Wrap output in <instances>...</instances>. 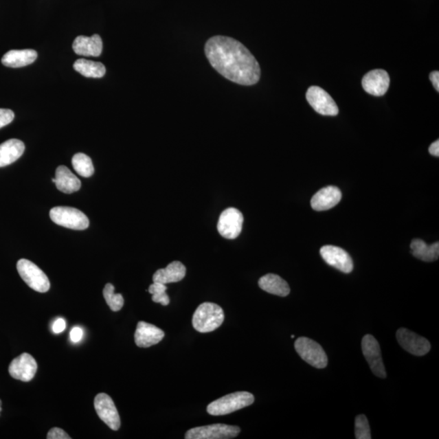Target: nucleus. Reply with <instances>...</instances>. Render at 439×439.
Returning <instances> with one entry per match:
<instances>
[{"mask_svg":"<svg viewBox=\"0 0 439 439\" xmlns=\"http://www.w3.org/2000/svg\"><path fill=\"white\" fill-rule=\"evenodd\" d=\"M241 429L235 425L214 424L190 429L185 433V439H230L236 438Z\"/></svg>","mask_w":439,"mask_h":439,"instance_id":"0eeeda50","label":"nucleus"},{"mask_svg":"<svg viewBox=\"0 0 439 439\" xmlns=\"http://www.w3.org/2000/svg\"><path fill=\"white\" fill-rule=\"evenodd\" d=\"M66 323L64 319L59 318L53 324L52 330L56 334H60L65 330Z\"/></svg>","mask_w":439,"mask_h":439,"instance_id":"473e14b6","label":"nucleus"},{"mask_svg":"<svg viewBox=\"0 0 439 439\" xmlns=\"http://www.w3.org/2000/svg\"><path fill=\"white\" fill-rule=\"evenodd\" d=\"M22 280H23L31 289L40 293H46L50 290L51 283L42 269L31 261L26 259H21L16 264Z\"/></svg>","mask_w":439,"mask_h":439,"instance_id":"20e7f679","label":"nucleus"},{"mask_svg":"<svg viewBox=\"0 0 439 439\" xmlns=\"http://www.w3.org/2000/svg\"><path fill=\"white\" fill-rule=\"evenodd\" d=\"M341 199V190L336 186H326L314 194L311 206L316 211H326L335 207Z\"/></svg>","mask_w":439,"mask_h":439,"instance_id":"f3484780","label":"nucleus"},{"mask_svg":"<svg viewBox=\"0 0 439 439\" xmlns=\"http://www.w3.org/2000/svg\"><path fill=\"white\" fill-rule=\"evenodd\" d=\"M96 414L101 420L108 425V427L115 431L121 427V419L116 405L112 398L107 394L100 393L97 394L94 401Z\"/></svg>","mask_w":439,"mask_h":439,"instance_id":"9d476101","label":"nucleus"},{"mask_svg":"<svg viewBox=\"0 0 439 439\" xmlns=\"http://www.w3.org/2000/svg\"><path fill=\"white\" fill-rule=\"evenodd\" d=\"M243 224L242 212L234 207H229L221 214L217 230L225 238L234 239L241 234Z\"/></svg>","mask_w":439,"mask_h":439,"instance_id":"1a4fd4ad","label":"nucleus"},{"mask_svg":"<svg viewBox=\"0 0 439 439\" xmlns=\"http://www.w3.org/2000/svg\"><path fill=\"white\" fill-rule=\"evenodd\" d=\"M306 98L312 108L323 116H337L339 110L332 97L319 87L308 88Z\"/></svg>","mask_w":439,"mask_h":439,"instance_id":"6e6552de","label":"nucleus"},{"mask_svg":"<svg viewBox=\"0 0 439 439\" xmlns=\"http://www.w3.org/2000/svg\"><path fill=\"white\" fill-rule=\"evenodd\" d=\"M38 53L33 49L12 50L4 54L2 64L10 68H21L33 64L36 60Z\"/></svg>","mask_w":439,"mask_h":439,"instance_id":"6ab92c4d","label":"nucleus"},{"mask_svg":"<svg viewBox=\"0 0 439 439\" xmlns=\"http://www.w3.org/2000/svg\"><path fill=\"white\" fill-rule=\"evenodd\" d=\"M295 348L299 356L310 365L317 369L327 366L328 358L322 346L311 339L301 337L295 343Z\"/></svg>","mask_w":439,"mask_h":439,"instance_id":"423d86ee","label":"nucleus"},{"mask_svg":"<svg viewBox=\"0 0 439 439\" xmlns=\"http://www.w3.org/2000/svg\"><path fill=\"white\" fill-rule=\"evenodd\" d=\"M362 352L363 357L369 363L370 369L374 375L381 379H385L387 374L379 341L371 335H367L362 339Z\"/></svg>","mask_w":439,"mask_h":439,"instance_id":"9b49d317","label":"nucleus"},{"mask_svg":"<svg viewBox=\"0 0 439 439\" xmlns=\"http://www.w3.org/2000/svg\"><path fill=\"white\" fill-rule=\"evenodd\" d=\"M321 256L326 262L339 271L350 273L353 270L352 257L343 248L326 245L321 248Z\"/></svg>","mask_w":439,"mask_h":439,"instance_id":"4468645a","label":"nucleus"},{"mask_svg":"<svg viewBox=\"0 0 439 439\" xmlns=\"http://www.w3.org/2000/svg\"><path fill=\"white\" fill-rule=\"evenodd\" d=\"M186 269L180 261H174L166 269L157 270L153 275V282L168 284L183 280L185 276Z\"/></svg>","mask_w":439,"mask_h":439,"instance_id":"4be33fe9","label":"nucleus"},{"mask_svg":"<svg viewBox=\"0 0 439 439\" xmlns=\"http://www.w3.org/2000/svg\"><path fill=\"white\" fill-rule=\"evenodd\" d=\"M166 284L161 282H153L148 289L150 294L153 295V302L161 304L163 306H167L170 302V297L166 294Z\"/></svg>","mask_w":439,"mask_h":439,"instance_id":"cd10ccee","label":"nucleus"},{"mask_svg":"<svg viewBox=\"0 0 439 439\" xmlns=\"http://www.w3.org/2000/svg\"><path fill=\"white\" fill-rule=\"evenodd\" d=\"M396 339L405 351L416 357L425 356L431 349V345L427 339L405 328L397 331Z\"/></svg>","mask_w":439,"mask_h":439,"instance_id":"f8f14e48","label":"nucleus"},{"mask_svg":"<svg viewBox=\"0 0 439 439\" xmlns=\"http://www.w3.org/2000/svg\"><path fill=\"white\" fill-rule=\"evenodd\" d=\"M429 153L434 157H439V141L437 140L429 146Z\"/></svg>","mask_w":439,"mask_h":439,"instance_id":"f704fd0d","label":"nucleus"},{"mask_svg":"<svg viewBox=\"0 0 439 439\" xmlns=\"http://www.w3.org/2000/svg\"><path fill=\"white\" fill-rule=\"evenodd\" d=\"M254 401V394L249 392H235L212 402L207 411L212 416L228 415L251 405Z\"/></svg>","mask_w":439,"mask_h":439,"instance_id":"7ed1b4c3","label":"nucleus"},{"mask_svg":"<svg viewBox=\"0 0 439 439\" xmlns=\"http://www.w3.org/2000/svg\"><path fill=\"white\" fill-rule=\"evenodd\" d=\"M106 303L113 312H118L123 308L124 298L121 294H115V287L113 284H106L103 291Z\"/></svg>","mask_w":439,"mask_h":439,"instance_id":"bb28decb","label":"nucleus"},{"mask_svg":"<svg viewBox=\"0 0 439 439\" xmlns=\"http://www.w3.org/2000/svg\"><path fill=\"white\" fill-rule=\"evenodd\" d=\"M259 286L269 294L286 297L290 294L288 283L278 275L269 273L260 278Z\"/></svg>","mask_w":439,"mask_h":439,"instance_id":"5701e85b","label":"nucleus"},{"mask_svg":"<svg viewBox=\"0 0 439 439\" xmlns=\"http://www.w3.org/2000/svg\"><path fill=\"white\" fill-rule=\"evenodd\" d=\"M2 412V401L1 400H0V414H1Z\"/></svg>","mask_w":439,"mask_h":439,"instance_id":"c9c22d12","label":"nucleus"},{"mask_svg":"<svg viewBox=\"0 0 439 439\" xmlns=\"http://www.w3.org/2000/svg\"><path fill=\"white\" fill-rule=\"evenodd\" d=\"M73 49L79 56L98 57L103 52V41L98 34L92 35L91 37L81 35L74 40Z\"/></svg>","mask_w":439,"mask_h":439,"instance_id":"a211bd4d","label":"nucleus"},{"mask_svg":"<svg viewBox=\"0 0 439 439\" xmlns=\"http://www.w3.org/2000/svg\"><path fill=\"white\" fill-rule=\"evenodd\" d=\"M430 81L432 82L433 86L436 88V90L439 91V73L438 71H434L429 74Z\"/></svg>","mask_w":439,"mask_h":439,"instance_id":"72a5a7b5","label":"nucleus"},{"mask_svg":"<svg viewBox=\"0 0 439 439\" xmlns=\"http://www.w3.org/2000/svg\"><path fill=\"white\" fill-rule=\"evenodd\" d=\"M411 250L416 258L425 262H433L438 259L439 243L437 242L428 245L421 239H414L411 243Z\"/></svg>","mask_w":439,"mask_h":439,"instance_id":"b1692460","label":"nucleus"},{"mask_svg":"<svg viewBox=\"0 0 439 439\" xmlns=\"http://www.w3.org/2000/svg\"><path fill=\"white\" fill-rule=\"evenodd\" d=\"M74 170L83 177H91L95 172L91 159L83 153L74 155L72 159Z\"/></svg>","mask_w":439,"mask_h":439,"instance_id":"a878e982","label":"nucleus"},{"mask_svg":"<svg viewBox=\"0 0 439 439\" xmlns=\"http://www.w3.org/2000/svg\"><path fill=\"white\" fill-rule=\"evenodd\" d=\"M25 152V144L19 139H10L0 144V168L11 165Z\"/></svg>","mask_w":439,"mask_h":439,"instance_id":"412c9836","label":"nucleus"},{"mask_svg":"<svg viewBox=\"0 0 439 439\" xmlns=\"http://www.w3.org/2000/svg\"><path fill=\"white\" fill-rule=\"evenodd\" d=\"M47 439H71L68 434H66L63 429L60 428H52L48 432Z\"/></svg>","mask_w":439,"mask_h":439,"instance_id":"7c9ffc66","label":"nucleus"},{"mask_svg":"<svg viewBox=\"0 0 439 439\" xmlns=\"http://www.w3.org/2000/svg\"><path fill=\"white\" fill-rule=\"evenodd\" d=\"M53 223L63 227L75 230H84L89 227L90 221L82 212L70 207H55L50 211Z\"/></svg>","mask_w":439,"mask_h":439,"instance_id":"39448f33","label":"nucleus"},{"mask_svg":"<svg viewBox=\"0 0 439 439\" xmlns=\"http://www.w3.org/2000/svg\"><path fill=\"white\" fill-rule=\"evenodd\" d=\"M38 365L34 358L29 353L21 354L13 360L8 368L12 378L28 383L34 378Z\"/></svg>","mask_w":439,"mask_h":439,"instance_id":"ddd939ff","label":"nucleus"},{"mask_svg":"<svg viewBox=\"0 0 439 439\" xmlns=\"http://www.w3.org/2000/svg\"><path fill=\"white\" fill-rule=\"evenodd\" d=\"M74 68L86 78H100L106 73L105 66L100 62L79 59L74 62Z\"/></svg>","mask_w":439,"mask_h":439,"instance_id":"393cba45","label":"nucleus"},{"mask_svg":"<svg viewBox=\"0 0 439 439\" xmlns=\"http://www.w3.org/2000/svg\"><path fill=\"white\" fill-rule=\"evenodd\" d=\"M362 86L370 95L383 96L390 87L389 74L383 69L372 70L363 76Z\"/></svg>","mask_w":439,"mask_h":439,"instance_id":"2eb2a0df","label":"nucleus"},{"mask_svg":"<svg viewBox=\"0 0 439 439\" xmlns=\"http://www.w3.org/2000/svg\"><path fill=\"white\" fill-rule=\"evenodd\" d=\"M55 179L57 189L65 194L77 192L82 186L81 181L64 166L57 168Z\"/></svg>","mask_w":439,"mask_h":439,"instance_id":"aec40b11","label":"nucleus"},{"mask_svg":"<svg viewBox=\"0 0 439 439\" xmlns=\"http://www.w3.org/2000/svg\"><path fill=\"white\" fill-rule=\"evenodd\" d=\"M165 332L152 324L144 322L137 323L135 334V344L139 348H150L162 341Z\"/></svg>","mask_w":439,"mask_h":439,"instance_id":"dca6fc26","label":"nucleus"},{"mask_svg":"<svg viewBox=\"0 0 439 439\" xmlns=\"http://www.w3.org/2000/svg\"><path fill=\"white\" fill-rule=\"evenodd\" d=\"M205 54L212 67L229 81L243 86H252L259 82L258 61L237 40L212 37L206 43Z\"/></svg>","mask_w":439,"mask_h":439,"instance_id":"f257e3e1","label":"nucleus"},{"mask_svg":"<svg viewBox=\"0 0 439 439\" xmlns=\"http://www.w3.org/2000/svg\"><path fill=\"white\" fill-rule=\"evenodd\" d=\"M225 319L223 309L214 303H203L199 306L193 315L194 330L210 333L218 329Z\"/></svg>","mask_w":439,"mask_h":439,"instance_id":"f03ea898","label":"nucleus"},{"mask_svg":"<svg viewBox=\"0 0 439 439\" xmlns=\"http://www.w3.org/2000/svg\"><path fill=\"white\" fill-rule=\"evenodd\" d=\"M83 331L80 327H74L70 332V339L74 343H78L82 339Z\"/></svg>","mask_w":439,"mask_h":439,"instance_id":"2f4dec72","label":"nucleus"},{"mask_svg":"<svg viewBox=\"0 0 439 439\" xmlns=\"http://www.w3.org/2000/svg\"><path fill=\"white\" fill-rule=\"evenodd\" d=\"M354 434L357 439H371L369 420L365 415H359L354 424Z\"/></svg>","mask_w":439,"mask_h":439,"instance_id":"c85d7f7f","label":"nucleus"},{"mask_svg":"<svg viewBox=\"0 0 439 439\" xmlns=\"http://www.w3.org/2000/svg\"><path fill=\"white\" fill-rule=\"evenodd\" d=\"M14 117L15 114L12 110L0 109V128L10 125Z\"/></svg>","mask_w":439,"mask_h":439,"instance_id":"c756f323","label":"nucleus"}]
</instances>
